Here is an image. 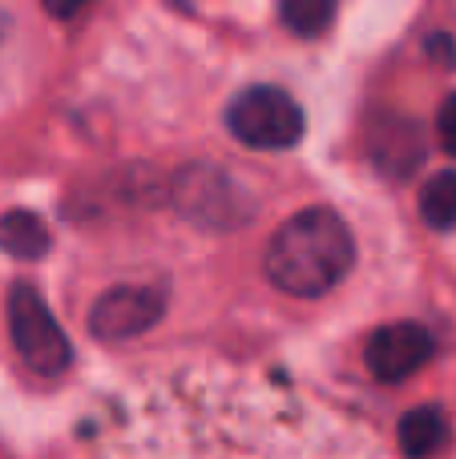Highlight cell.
<instances>
[{
	"label": "cell",
	"mask_w": 456,
	"mask_h": 459,
	"mask_svg": "<svg viewBox=\"0 0 456 459\" xmlns=\"http://www.w3.org/2000/svg\"><path fill=\"white\" fill-rule=\"evenodd\" d=\"M145 436L121 431L113 459H372V447L331 415H311L267 387L226 383L218 395L145 399Z\"/></svg>",
	"instance_id": "obj_1"
},
{
	"label": "cell",
	"mask_w": 456,
	"mask_h": 459,
	"mask_svg": "<svg viewBox=\"0 0 456 459\" xmlns=\"http://www.w3.org/2000/svg\"><path fill=\"white\" fill-rule=\"evenodd\" d=\"M355 262V242L347 222L336 210H299L291 222L275 230L271 246H267V278L279 286L283 294L295 299H320V294L336 290Z\"/></svg>",
	"instance_id": "obj_2"
},
{
	"label": "cell",
	"mask_w": 456,
	"mask_h": 459,
	"mask_svg": "<svg viewBox=\"0 0 456 459\" xmlns=\"http://www.w3.org/2000/svg\"><path fill=\"white\" fill-rule=\"evenodd\" d=\"M8 334L21 355V363L37 375H61L73 363V347L57 326L53 310L45 307L37 286L16 282L8 290Z\"/></svg>",
	"instance_id": "obj_3"
},
{
	"label": "cell",
	"mask_w": 456,
	"mask_h": 459,
	"mask_svg": "<svg viewBox=\"0 0 456 459\" xmlns=\"http://www.w3.org/2000/svg\"><path fill=\"white\" fill-rule=\"evenodd\" d=\"M226 129L250 150H291L303 137V109L275 85L242 89L226 109Z\"/></svg>",
	"instance_id": "obj_4"
},
{
	"label": "cell",
	"mask_w": 456,
	"mask_h": 459,
	"mask_svg": "<svg viewBox=\"0 0 456 459\" xmlns=\"http://www.w3.org/2000/svg\"><path fill=\"white\" fill-rule=\"evenodd\" d=\"M174 198L178 210H182L190 222L210 226V230H226V226H239L250 218V202L247 194L239 190L231 174L215 166H194L182 169L174 182Z\"/></svg>",
	"instance_id": "obj_5"
},
{
	"label": "cell",
	"mask_w": 456,
	"mask_h": 459,
	"mask_svg": "<svg viewBox=\"0 0 456 459\" xmlns=\"http://www.w3.org/2000/svg\"><path fill=\"white\" fill-rule=\"evenodd\" d=\"M433 351H436V342L428 334V326L388 323L380 331H372V339L364 342V367L380 383H400L408 375H417L433 359Z\"/></svg>",
	"instance_id": "obj_6"
},
{
	"label": "cell",
	"mask_w": 456,
	"mask_h": 459,
	"mask_svg": "<svg viewBox=\"0 0 456 459\" xmlns=\"http://www.w3.org/2000/svg\"><path fill=\"white\" fill-rule=\"evenodd\" d=\"M162 310H166V302L153 286H113L89 310V334L105 342L137 339L158 323Z\"/></svg>",
	"instance_id": "obj_7"
},
{
	"label": "cell",
	"mask_w": 456,
	"mask_h": 459,
	"mask_svg": "<svg viewBox=\"0 0 456 459\" xmlns=\"http://www.w3.org/2000/svg\"><path fill=\"white\" fill-rule=\"evenodd\" d=\"M449 420H444L441 407H417L400 420L396 428V444L408 459H433L449 447Z\"/></svg>",
	"instance_id": "obj_8"
},
{
	"label": "cell",
	"mask_w": 456,
	"mask_h": 459,
	"mask_svg": "<svg viewBox=\"0 0 456 459\" xmlns=\"http://www.w3.org/2000/svg\"><path fill=\"white\" fill-rule=\"evenodd\" d=\"M396 129H392V117L384 121V137H376L372 142V153H376V166L384 169L388 178H396V182H404V178L412 174V169L425 161V145H420V134H417V126H404V134H400V142H396Z\"/></svg>",
	"instance_id": "obj_9"
},
{
	"label": "cell",
	"mask_w": 456,
	"mask_h": 459,
	"mask_svg": "<svg viewBox=\"0 0 456 459\" xmlns=\"http://www.w3.org/2000/svg\"><path fill=\"white\" fill-rule=\"evenodd\" d=\"M0 250L13 254L21 262H32L48 250V230L37 214L29 210H13V214L0 218Z\"/></svg>",
	"instance_id": "obj_10"
},
{
	"label": "cell",
	"mask_w": 456,
	"mask_h": 459,
	"mask_svg": "<svg viewBox=\"0 0 456 459\" xmlns=\"http://www.w3.org/2000/svg\"><path fill=\"white\" fill-rule=\"evenodd\" d=\"M420 214L433 230H452L456 226V169H441L425 182L420 190Z\"/></svg>",
	"instance_id": "obj_11"
},
{
	"label": "cell",
	"mask_w": 456,
	"mask_h": 459,
	"mask_svg": "<svg viewBox=\"0 0 456 459\" xmlns=\"http://www.w3.org/2000/svg\"><path fill=\"white\" fill-rule=\"evenodd\" d=\"M279 16L295 37H320L336 21V0H279Z\"/></svg>",
	"instance_id": "obj_12"
},
{
	"label": "cell",
	"mask_w": 456,
	"mask_h": 459,
	"mask_svg": "<svg viewBox=\"0 0 456 459\" xmlns=\"http://www.w3.org/2000/svg\"><path fill=\"white\" fill-rule=\"evenodd\" d=\"M436 129H441V145L456 158V93L441 105V121H436Z\"/></svg>",
	"instance_id": "obj_13"
},
{
	"label": "cell",
	"mask_w": 456,
	"mask_h": 459,
	"mask_svg": "<svg viewBox=\"0 0 456 459\" xmlns=\"http://www.w3.org/2000/svg\"><path fill=\"white\" fill-rule=\"evenodd\" d=\"M40 4H45L48 16H57V21H69V16H77L81 8L89 4V0H40Z\"/></svg>",
	"instance_id": "obj_14"
},
{
	"label": "cell",
	"mask_w": 456,
	"mask_h": 459,
	"mask_svg": "<svg viewBox=\"0 0 456 459\" xmlns=\"http://www.w3.org/2000/svg\"><path fill=\"white\" fill-rule=\"evenodd\" d=\"M428 53H433L441 65H456V45H452L449 37H441V32H436L433 40H428Z\"/></svg>",
	"instance_id": "obj_15"
}]
</instances>
